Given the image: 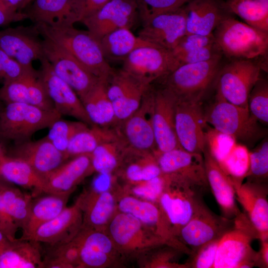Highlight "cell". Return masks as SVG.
Wrapping results in <instances>:
<instances>
[{"mask_svg": "<svg viewBox=\"0 0 268 268\" xmlns=\"http://www.w3.org/2000/svg\"><path fill=\"white\" fill-rule=\"evenodd\" d=\"M219 239L204 245L194 253L192 260L187 263L189 268H212Z\"/></svg>", "mask_w": 268, "mask_h": 268, "instance_id": "db71d44e", "label": "cell"}, {"mask_svg": "<svg viewBox=\"0 0 268 268\" xmlns=\"http://www.w3.org/2000/svg\"><path fill=\"white\" fill-rule=\"evenodd\" d=\"M0 177L10 183L32 189V197L46 193L45 177L24 161L6 154L0 159Z\"/></svg>", "mask_w": 268, "mask_h": 268, "instance_id": "d6a6232c", "label": "cell"}, {"mask_svg": "<svg viewBox=\"0 0 268 268\" xmlns=\"http://www.w3.org/2000/svg\"><path fill=\"white\" fill-rule=\"evenodd\" d=\"M173 55L179 67L185 64L204 62L223 56L216 43L201 48Z\"/></svg>", "mask_w": 268, "mask_h": 268, "instance_id": "f5cc1de1", "label": "cell"}, {"mask_svg": "<svg viewBox=\"0 0 268 268\" xmlns=\"http://www.w3.org/2000/svg\"><path fill=\"white\" fill-rule=\"evenodd\" d=\"M89 126L79 121H68L61 117L48 128V133L46 136L59 150L67 156V149L71 137L77 132Z\"/></svg>", "mask_w": 268, "mask_h": 268, "instance_id": "ee69618b", "label": "cell"}, {"mask_svg": "<svg viewBox=\"0 0 268 268\" xmlns=\"http://www.w3.org/2000/svg\"><path fill=\"white\" fill-rule=\"evenodd\" d=\"M250 114L260 123L268 124V82L259 78L252 89L248 100Z\"/></svg>", "mask_w": 268, "mask_h": 268, "instance_id": "f6af8a7d", "label": "cell"}, {"mask_svg": "<svg viewBox=\"0 0 268 268\" xmlns=\"http://www.w3.org/2000/svg\"><path fill=\"white\" fill-rule=\"evenodd\" d=\"M112 174L98 173L94 181L93 190L97 193L109 191L114 182V177Z\"/></svg>", "mask_w": 268, "mask_h": 268, "instance_id": "680465c9", "label": "cell"}, {"mask_svg": "<svg viewBox=\"0 0 268 268\" xmlns=\"http://www.w3.org/2000/svg\"><path fill=\"white\" fill-rule=\"evenodd\" d=\"M261 68L260 63L252 60H232L220 69L215 84L216 93L229 103L248 108V97L260 78Z\"/></svg>", "mask_w": 268, "mask_h": 268, "instance_id": "ba28073f", "label": "cell"}, {"mask_svg": "<svg viewBox=\"0 0 268 268\" xmlns=\"http://www.w3.org/2000/svg\"><path fill=\"white\" fill-rule=\"evenodd\" d=\"M73 239L79 248L78 268L107 266L117 250L109 235L101 230L82 227Z\"/></svg>", "mask_w": 268, "mask_h": 268, "instance_id": "83f0119b", "label": "cell"}, {"mask_svg": "<svg viewBox=\"0 0 268 268\" xmlns=\"http://www.w3.org/2000/svg\"><path fill=\"white\" fill-rule=\"evenodd\" d=\"M109 232L117 250L126 254H139L163 245L170 246L135 217L121 211L110 220Z\"/></svg>", "mask_w": 268, "mask_h": 268, "instance_id": "9c48e42d", "label": "cell"}, {"mask_svg": "<svg viewBox=\"0 0 268 268\" xmlns=\"http://www.w3.org/2000/svg\"><path fill=\"white\" fill-rule=\"evenodd\" d=\"M128 145L120 136L116 139L98 145L90 154L94 171L110 174L119 168Z\"/></svg>", "mask_w": 268, "mask_h": 268, "instance_id": "f35d334b", "label": "cell"}, {"mask_svg": "<svg viewBox=\"0 0 268 268\" xmlns=\"http://www.w3.org/2000/svg\"><path fill=\"white\" fill-rule=\"evenodd\" d=\"M206 124L245 146H252L264 137L266 131L250 114L248 108L235 105L216 93L215 100L204 112Z\"/></svg>", "mask_w": 268, "mask_h": 268, "instance_id": "7a4b0ae2", "label": "cell"}, {"mask_svg": "<svg viewBox=\"0 0 268 268\" xmlns=\"http://www.w3.org/2000/svg\"><path fill=\"white\" fill-rule=\"evenodd\" d=\"M19 12L27 7L33 0H5Z\"/></svg>", "mask_w": 268, "mask_h": 268, "instance_id": "94428289", "label": "cell"}, {"mask_svg": "<svg viewBox=\"0 0 268 268\" xmlns=\"http://www.w3.org/2000/svg\"><path fill=\"white\" fill-rule=\"evenodd\" d=\"M186 22L183 6L155 15L143 22L137 36L153 45L172 50L186 34Z\"/></svg>", "mask_w": 268, "mask_h": 268, "instance_id": "ffe728a7", "label": "cell"}, {"mask_svg": "<svg viewBox=\"0 0 268 268\" xmlns=\"http://www.w3.org/2000/svg\"><path fill=\"white\" fill-rule=\"evenodd\" d=\"M258 235L241 211L234 218L232 227L219 239L212 268H250L258 266V254L251 247Z\"/></svg>", "mask_w": 268, "mask_h": 268, "instance_id": "52a82bcc", "label": "cell"}, {"mask_svg": "<svg viewBox=\"0 0 268 268\" xmlns=\"http://www.w3.org/2000/svg\"><path fill=\"white\" fill-rule=\"evenodd\" d=\"M32 198L0 177V229L11 241L27 220Z\"/></svg>", "mask_w": 268, "mask_h": 268, "instance_id": "cb8c5ba5", "label": "cell"}, {"mask_svg": "<svg viewBox=\"0 0 268 268\" xmlns=\"http://www.w3.org/2000/svg\"><path fill=\"white\" fill-rule=\"evenodd\" d=\"M40 246L31 239L11 241L0 256V268H44Z\"/></svg>", "mask_w": 268, "mask_h": 268, "instance_id": "e575fe53", "label": "cell"}, {"mask_svg": "<svg viewBox=\"0 0 268 268\" xmlns=\"http://www.w3.org/2000/svg\"><path fill=\"white\" fill-rule=\"evenodd\" d=\"M82 196L72 205L66 206L57 216L41 225L30 239L56 246L71 241L82 226Z\"/></svg>", "mask_w": 268, "mask_h": 268, "instance_id": "603a6c76", "label": "cell"}, {"mask_svg": "<svg viewBox=\"0 0 268 268\" xmlns=\"http://www.w3.org/2000/svg\"><path fill=\"white\" fill-rule=\"evenodd\" d=\"M261 250L258 254V266L268 267V240L261 241Z\"/></svg>", "mask_w": 268, "mask_h": 268, "instance_id": "91938a15", "label": "cell"}, {"mask_svg": "<svg viewBox=\"0 0 268 268\" xmlns=\"http://www.w3.org/2000/svg\"><path fill=\"white\" fill-rule=\"evenodd\" d=\"M122 69L149 85L179 67L172 50L156 45L137 48L123 61Z\"/></svg>", "mask_w": 268, "mask_h": 268, "instance_id": "30bf717a", "label": "cell"}, {"mask_svg": "<svg viewBox=\"0 0 268 268\" xmlns=\"http://www.w3.org/2000/svg\"><path fill=\"white\" fill-rule=\"evenodd\" d=\"M110 0H71L70 12L65 20L74 24L91 15Z\"/></svg>", "mask_w": 268, "mask_h": 268, "instance_id": "816d5d0a", "label": "cell"}, {"mask_svg": "<svg viewBox=\"0 0 268 268\" xmlns=\"http://www.w3.org/2000/svg\"><path fill=\"white\" fill-rule=\"evenodd\" d=\"M149 85L140 82L123 69L114 70L106 80V87L118 125L138 108Z\"/></svg>", "mask_w": 268, "mask_h": 268, "instance_id": "d6986e66", "label": "cell"}, {"mask_svg": "<svg viewBox=\"0 0 268 268\" xmlns=\"http://www.w3.org/2000/svg\"><path fill=\"white\" fill-rule=\"evenodd\" d=\"M165 175V186L157 203L177 238L181 228L203 203L201 193L205 189L177 176Z\"/></svg>", "mask_w": 268, "mask_h": 268, "instance_id": "8992f818", "label": "cell"}, {"mask_svg": "<svg viewBox=\"0 0 268 268\" xmlns=\"http://www.w3.org/2000/svg\"><path fill=\"white\" fill-rule=\"evenodd\" d=\"M25 72L21 77L2 84L0 88V101L1 102L4 104L11 103L28 104V90Z\"/></svg>", "mask_w": 268, "mask_h": 268, "instance_id": "681fc988", "label": "cell"}, {"mask_svg": "<svg viewBox=\"0 0 268 268\" xmlns=\"http://www.w3.org/2000/svg\"><path fill=\"white\" fill-rule=\"evenodd\" d=\"M141 23L150 17L179 8L192 0H136Z\"/></svg>", "mask_w": 268, "mask_h": 268, "instance_id": "c3c4849f", "label": "cell"}, {"mask_svg": "<svg viewBox=\"0 0 268 268\" xmlns=\"http://www.w3.org/2000/svg\"><path fill=\"white\" fill-rule=\"evenodd\" d=\"M79 261V248L72 239L67 243L50 246L43 263L47 268H78Z\"/></svg>", "mask_w": 268, "mask_h": 268, "instance_id": "b9f144b4", "label": "cell"}, {"mask_svg": "<svg viewBox=\"0 0 268 268\" xmlns=\"http://www.w3.org/2000/svg\"><path fill=\"white\" fill-rule=\"evenodd\" d=\"M222 66V56L208 61L181 65L156 81L178 100L201 101L216 80Z\"/></svg>", "mask_w": 268, "mask_h": 268, "instance_id": "3957f363", "label": "cell"}, {"mask_svg": "<svg viewBox=\"0 0 268 268\" xmlns=\"http://www.w3.org/2000/svg\"><path fill=\"white\" fill-rule=\"evenodd\" d=\"M98 42L107 61H123L137 48L155 45L135 36L127 28L114 30L104 36Z\"/></svg>", "mask_w": 268, "mask_h": 268, "instance_id": "8d00e7d4", "label": "cell"}, {"mask_svg": "<svg viewBox=\"0 0 268 268\" xmlns=\"http://www.w3.org/2000/svg\"><path fill=\"white\" fill-rule=\"evenodd\" d=\"M35 25L43 38L65 48L99 78L107 80L113 72L114 69L104 57L99 42L87 31L77 29L64 20Z\"/></svg>", "mask_w": 268, "mask_h": 268, "instance_id": "6da1fadb", "label": "cell"}, {"mask_svg": "<svg viewBox=\"0 0 268 268\" xmlns=\"http://www.w3.org/2000/svg\"><path fill=\"white\" fill-rule=\"evenodd\" d=\"M151 84L153 94L152 125L156 151L164 152L181 148L175 128L176 98L160 84L157 86L154 83Z\"/></svg>", "mask_w": 268, "mask_h": 268, "instance_id": "e0dca14e", "label": "cell"}, {"mask_svg": "<svg viewBox=\"0 0 268 268\" xmlns=\"http://www.w3.org/2000/svg\"><path fill=\"white\" fill-rule=\"evenodd\" d=\"M120 137L115 128L96 125L77 132L70 139L66 151L68 158L82 154H90L100 144Z\"/></svg>", "mask_w": 268, "mask_h": 268, "instance_id": "74e56055", "label": "cell"}, {"mask_svg": "<svg viewBox=\"0 0 268 268\" xmlns=\"http://www.w3.org/2000/svg\"><path fill=\"white\" fill-rule=\"evenodd\" d=\"M153 94L152 84L145 91L138 108L116 129L128 146L142 151L156 150L152 125Z\"/></svg>", "mask_w": 268, "mask_h": 268, "instance_id": "4fadbf2b", "label": "cell"}, {"mask_svg": "<svg viewBox=\"0 0 268 268\" xmlns=\"http://www.w3.org/2000/svg\"><path fill=\"white\" fill-rule=\"evenodd\" d=\"M40 62L38 76L52 101L55 110L61 116H71L89 126H93L75 92L56 74L45 57Z\"/></svg>", "mask_w": 268, "mask_h": 268, "instance_id": "ac0fdd59", "label": "cell"}, {"mask_svg": "<svg viewBox=\"0 0 268 268\" xmlns=\"http://www.w3.org/2000/svg\"><path fill=\"white\" fill-rule=\"evenodd\" d=\"M139 19L136 0H110L82 22L98 42L107 34L122 28L130 29Z\"/></svg>", "mask_w": 268, "mask_h": 268, "instance_id": "5bb4252c", "label": "cell"}, {"mask_svg": "<svg viewBox=\"0 0 268 268\" xmlns=\"http://www.w3.org/2000/svg\"><path fill=\"white\" fill-rule=\"evenodd\" d=\"M28 90V104L45 110H55L43 83L38 76L36 69L25 72Z\"/></svg>", "mask_w": 268, "mask_h": 268, "instance_id": "7dc6e473", "label": "cell"}, {"mask_svg": "<svg viewBox=\"0 0 268 268\" xmlns=\"http://www.w3.org/2000/svg\"><path fill=\"white\" fill-rule=\"evenodd\" d=\"M5 154L24 161L45 178L68 159L46 136L13 143L6 147Z\"/></svg>", "mask_w": 268, "mask_h": 268, "instance_id": "7402d4cb", "label": "cell"}, {"mask_svg": "<svg viewBox=\"0 0 268 268\" xmlns=\"http://www.w3.org/2000/svg\"><path fill=\"white\" fill-rule=\"evenodd\" d=\"M154 153L163 174L177 176L204 189L208 187L202 154L182 148Z\"/></svg>", "mask_w": 268, "mask_h": 268, "instance_id": "4316f807", "label": "cell"}, {"mask_svg": "<svg viewBox=\"0 0 268 268\" xmlns=\"http://www.w3.org/2000/svg\"><path fill=\"white\" fill-rule=\"evenodd\" d=\"M72 193L46 194L32 201L29 213L23 227L20 239H30L42 225L57 216L67 206Z\"/></svg>", "mask_w": 268, "mask_h": 268, "instance_id": "1f68e13d", "label": "cell"}, {"mask_svg": "<svg viewBox=\"0 0 268 268\" xmlns=\"http://www.w3.org/2000/svg\"><path fill=\"white\" fill-rule=\"evenodd\" d=\"M184 7L186 34H211L223 21L235 15L224 0H192Z\"/></svg>", "mask_w": 268, "mask_h": 268, "instance_id": "484cf974", "label": "cell"}, {"mask_svg": "<svg viewBox=\"0 0 268 268\" xmlns=\"http://www.w3.org/2000/svg\"><path fill=\"white\" fill-rule=\"evenodd\" d=\"M232 183L236 200L244 208L259 239L268 240V188L266 184L249 180L244 183Z\"/></svg>", "mask_w": 268, "mask_h": 268, "instance_id": "d4e9b609", "label": "cell"}, {"mask_svg": "<svg viewBox=\"0 0 268 268\" xmlns=\"http://www.w3.org/2000/svg\"><path fill=\"white\" fill-rule=\"evenodd\" d=\"M35 25L8 28L0 31V48L26 68L44 57L42 40Z\"/></svg>", "mask_w": 268, "mask_h": 268, "instance_id": "44dd1931", "label": "cell"}, {"mask_svg": "<svg viewBox=\"0 0 268 268\" xmlns=\"http://www.w3.org/2000/svg\"><path fill=\"white\" fill-rule=\"evenodd\" d=\"M62 116L26 103L4 105L0 114V141L18 143L31 139L37 131L50 126Z\"/></svg>", "mask_w": 268, "mask_h": 268, "instance_id": "5b68a950", "label": "cell"}, {"mask_svg": "<svg viewBox=\"0 0 268 268\" xmlns=\"http://www.w3.org/2000/svg\"><path fill=\"white\" fill-rule=\"evenodd\" d=\"M268 176V141L265 138L249 152V168L246 177L249 181L264 183Z\"/></svg>", "mask_w": 268, "mask_h": 268, "instance_id": "bcb514c9", "label": "cell"}, {"mask_svg": "<svg viewBox=\"0 0 268 268\" xmlns=\"http://www.w3.org/2000/svg\"><path fill=\"white\" fill-rule=\"evenodd\" d=\"M233 223L234 218L219 216L202 203L181 228L177 239L193 255L204 245L220 239L232 227Z\"/></svg>", "mask_w": 268, "mask_h": 268, "instance_id": "7c38bea8", "label": "cell"}, {"mask_svg": "<svg viewBox=\"0 0 268 268\" xmlns=\"http://www.w3.org/2000/svg\"><path fill=\"white\" fill-rule=\"evenodd\" d=\"M0 48V84L21 77L27 70Z\"/></svg>", "mask_w": 268, "mask_h": 268, "instance_id": "11a10c76", "label": "cell"}, {"mask_svg": "<svg viewBox=\"0 0 268 268\" xmlns=\"http://www.w3.org/2000/svg\"><path fill=\"white\" fill-rule=\"evenodd\" d=\"M27 19L24 12H19L5 0H0V26Z\"/></svg>", "mask_w": 268, "mask_h": 268, "instance_id": "6f0895ef", "label": "cell"}, {"mask_svg": "<svg viewBox=\"0 0 268 268\" xmlns=\"http://www.w3.org/2000/svg\"><path fill=\"white\" fill-rule=\"evenodd\" d=\"M231 11L245 23L268 33V0H226Z\"/></svg>", "mask_w": 268, "mask_h": 268, "instance_id": "ab89813d", "label": "cell"}, {"mask_svg": "<svg viewBox=\"0 0 268 268\" xmlns=\"http://www.w3.org/2000/svg\"><path fill=\"white\" fill-rule=\"evenodd\" d=\"M71 0H35L24 12L35 24H49L57 20H66Z\"/></svg>", "mask_w": 268, "mask_h": 268, "instance_id": "60d3db41", "label": "cell"}, {"mask_svg": "<svg viewBox=\"0 0 268 268\" xmlns=\"http://www.w3.org/2000/svg\"><path fill=\"white\" fill-rule=\"evenodd\" d=\"M82 227L103 230L115 213L117 201L110 191L97 193L93 190L82 194Z\"/></svg>", "mask_w": 268, "mask_h": 268, "instance_id": "4dcf8cb0", "label": "cell"}, {"mask_svg": "<svg viewBox=\"0 0 268 268\" xmlns=\"http://www.w3.org/2000/svg\"><path fill=\"white\" fill-rule=\"evenodd\" d=\"M106 81V80H101L81 101L93 125L115 128L118 122L107 93Z\"/></svg>", "mask_w": 268, "mask_h": 268, "instance_id": "d590c367", "label": "cell"}, {"mask_svg": "<svg viewBox=\"0 0 268 268\" xmlns=\"http://www.w3.org/2000/svg\"><path fill=\"white\" fill-rule=\"evenodd\" d=\"M6 153V145L0 141V159Z\"/></svg>", "mask_w": 268, "mask_h": 268, "instance_id": "be15d7a7", "label": "cell"}, {"mask_svg": "<svg viewBox=\"0 0 268 268\" xmlns=\"http://www.w3.org/2000/svg\"><path fill=\"white\" fill-rule=\"evenodd\" d=\"M119 168L132 184L150 180L162 173L154 151H139L129 146Z\"/></svg>", "mask_w": 268, "mask_h": 268, "instance_id": "836d02e7", "label": "cell"}, {"mask_svg": "<svg viewBox=\"0 0 268 268\" xmlns=\"http://www.w3.org/2000/svg\"><path fill=\"white\" fill-rule=\"evenodd\" d=\"M232 182L241 183L249 168V152L246 146L235 143L225 158L218 163Z\"/></svg>", "mask_w": 268, "mask_h": 268, "instance_id": "7bdbcfd3", "label": "cell"}, {"mask_svg": "<svg viewBox=\"0 0 268 268\" xmlns=\"http://www.w3.org/2000/svg\"><path fill=\"white\" fill-rule=\"evenodd\" d=\"M205 125L201 101L176 99L175 128L182 148L190 152L202 154L206 143Z\"/></svg>", "mask_w": 268, "mask_h": 268, "instance_id": "9a60e30c", "label": "cell"}, {"mask_svg": "<svg viewBox=\"0 0 268 268\" xmlns=\"http://www.w3.org/2000/svg\"><path fill=\"white\" fill-rule=\"evenodd\" d=\"M117 201L119 211L133 215L154 234L171 246L186 254L190 250L173 234L161 208L157 203L144 200L130 195H124Z\"/></svg>", "mask_w": 268, "mask_h": 268, "instance_id": "2e32d148", "label": "cell"}, {"mask_svg": "<svg viewBox=\"0 0 268 268\" xmlns=\"http://www.w3.org/2000/svg\"><path fill=\"white\" fill-rule=\"evenodd\" d=\"M11 241L0 229V256L8 247Z\"/></svg>", "mask_w": 268, "mask_h": 268, "instance_id": "6125c7cd", "label": "cell"}, {"mask_svg": "<svg viewBox=\"0 0 268 268\" xmlns=\"http://www.w3.org/2000/svg\"><path fill=\"white\" fill-rule=\"evenodd\" d=\"M93 172L90 154L71 157L45 178V194L72 193L76 186Z\"/></svg>", "mask_w": 268, "mask_h": 268, "instance_id": "f546056e", "label": "cell"}, {"mask_svg": "<svg viewBox=\"0 0 268 268\" xmlns=\"http://www.w3.org/2000/svg\"><path fill=\"white\" fill-rule=\"evenodd\" d=\"M212 34L222 55L228 58L253 60L267 55L268 33L235 17L223 21Z\"/></svg>", "mask_w": 268, "mask_h": 268, "instance_id": "277c9868", "label": "cell"}, {"mask_svg": "<svg viewBox=\"0 0 268 268\" xmlns=\"http://www.w3.org/2000/svg\"><path fill=\"white\" fill-rule=\"evenodd\" d=\"M215 43L213 34L208 35L187 34L181 38L172 51L173 54H178L209 46Z\"/></svg>", "mask_w": 268, "mask_h": 268, "instance_id": "9f6ffc18", "label": "cell"}, {"mask_svg": "<svg viewBox=\"0 0 268 268\" xmlns=\"http://www.w3.org/2000/svg\"><path fill=\"white\" fill-rule=\"evenodd\" d=\"M44 57L53 71L75 92L80 100L101 80L67 51L54 42L43 38Z\"/></svg>", "mask_w": 268, "mask_h": 268, "instance_id": "8fae6325", "label": "cell"}, {"mask_svg": "<svg viewBox=\"0 0 268 268\" xmlns=\"http://www.w3.org/2000/svg\"><path fill=\"white\" fill-rule=\"evenodd\" d=\"M4 106L3 104V103L1 102L0 101V114L2 111V110L3 109V107H4Z\"/></svg>", "mask_w": 268, "mask_h": 268, "instance_id": "e7e4bbea", "label": "cell"}, {"mask_svg": "<svg viewBox=\"0 0 268 268\" xmlns=\"http://www.w3.org/2000/svg\"><path fill=\"white\" fill-rule=\"evenodd\" d=\"M166 182L165 174L150 180L134 183L131 192L134 196L139 199L157 203L164 190Z\"/></svg>", "mask_w": 268, "mask_h": 268, "instance_id": "f907efd6", "label": "cell"}, {"mask_svg": "<svg viewBox=\"0 0 268 268\" xmlns=\"http://www.w3.org/2000/svg\"><path fill=\"white\" fill-rule=\"evenodd\" d=\"M202 154L208 186L221 208L222 216L234 218L241 211L236 203L232 181L212 155L206 143Z\"/></svg>", "mask_w": 268, "mask_h": 268, "instance_id": "f1b7e54d", "label": "cell"}]
</instances>
